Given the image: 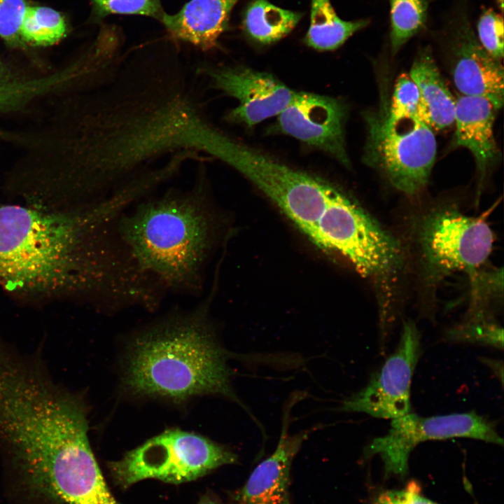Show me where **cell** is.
Returning <instances> with one entry per match:
<instances>
[{"label": "cell", "instance_id": "6da1fadb", "mask_svg": "<svg viewBox=\"0 0 504 504\" xmlns=\"http://www.w3.org/2000/svg\"><path fill=\"white\" fill-rule=\"evenodd\" d=\"M142 195L130 183L66 208L0 204V285L22 298L64 299L106 314L146 308L155 285L116 227Z\"/></svg>", "mask_w": 504, "mask_h": 504}, {"label": "cell", "instance_id": "7a4b0ae2", "mask_svg": "<svg viewBox=\"0 0 504 504\" xmlns=\"http://www.w3.org/2000/svg\"><path fill=\"white\" fill-rule=\"evenodd\" d=\"M180 69L115 74L99 97L83 160L67 177L80 201L103 198L172 152L206 153L214 126Z\"/></svg>", "mask_w": 504, "mask_h": 504}, {"label": "cell", "instance_id": "3957f363", "mask_svg": "<svg viewBox=\"0 0 504 504\" xmlns=\"http://www.w3.org/2000/svg\"><path fill=\"white\" fill-rule=\"evenodd\" d=\"M208 309V300L177 309L135 331L122 357L123 391L174 403L217 396L246 410L232 388V354L218 342Z\"/></svg>", "mask_w": 504, "mask_h": 504}, {"label": "cell", "instance_id": "277c9868", "mask_svg": "<svg viewBox=\"0 0 504 504\" xmlns=\"http://www.w3.org/2000/svg\"><path fill=\"white\" fill-rule=\"evenodd\" d=\"M118 235L138 266L166 293L199 296L218 225L202 176L190 188L137 201L118 218Z\"/></svg>", "mask_w": 504, "mask_h": 504}, {"label": "cell", "instance_id": "5b68a950", "mask_svg": "<svg viewBox=\"0 0 504 504\" xmlns=\"http://www.w3.org/2000/svg\"><path fill=\"white\" fill-rule=\"evenodd\" d=\"M216 158L251 181L316 244L318 223L339 189L227 134L220 142Z\"/></svg>", "mask_w": 504, "mask_h": 504}, {"label": "cell", "instance_id": "8992f818", "mask_svg": "<svg viewBox=\"0 0 504 504\" xmlns=\"http://www.w3.org/2000/svg\"><path fill=\"white\" fill-rule=\"evenodd\" d=\"M238 461L229 448L202 435L172 428L108 463L115 484L126 489L146 479L181 484Z\"/></svg>", "mask_w": 504, "mask_h": 504}, {"label": "cell", "instance_id": "52a82bcc", "mask_svg": "<svg viewBox=\"0 0 504 504\" xmlns=\"http://www.w3.org/2000/svg\"><path fill=\"white\" fill-rule=\"evenodd\" d=\"M365 119V162L378 168L398 190L407 195L418 193L427 184L435 160L434 132L419 115L393 118L388 108Z\"/></svg>", "mask_w": 504, "mask_h": 504}, {"label": "cell", "instance_id": "ba28073f", "mask_svg": "<svg viewBox=\"0 0 504 504\" xmlns=\"http://www.w3.org/2000/svg\"><path fill=\"white\" fill-rule=\"evenodd\" d=\"M419 242L426 267L437 278L456 271L472 276L488 259L494 234L482 218L453 208L440 209L423 220Z\"/></svg>", "mask_w": 504, "mask_h": 504}, {"label": "cell", "instance_id": "9c48e42d", "mask_svg": "<svg viewBox=\"0 0 504 504\" xmlns=\"http://www.w3.org/2000/svg\"><path fill=\"white\" fill-rule=\"evenodd\" d=\"M454 438L503 444L493 423L474 412L428 417L408 413L392 419L387 433L373 439L364 453L367 457H381L386 475L404 477L410 454L418 444Z\"/></svg>", "mask_w": 504, "mask_h": 504}, {"label": "cell", "instance_id": "30bf717a", "mask_svg": "<svg viewBox=\"0 0 504 504\" xmlns=\"http://www.w3.org/2000/svg\"><path fill=\"white\" fill-rule=\"evenodd\" d=\"M421 353L420 332L412 321H407L394 352L368 384L344 399L338 410L387 419L410 413L412 378Z\"/></svg>", "mask_w": 504, "mask_h": 504}, {"label": "cell", "instance_id": "8fae6325", "mask_svg": "<svg viewBox=\"0 0 504 504\" xmlns=\"http://www.w3.org/2000/svg\"><path fill=\"white\" fill-rule=\"evenodd\" d=\"M346 106L340 100L310 92H296L278 115L280 132L318 148L348 166L344 141Z\"/></svg>", "mask_w": 504, "mask_h": 504}, {"label": "cell", "instance_id": "7c38bea8", "mask_svg": "<svg viewBox=\"0 0 504 504\" xmlns=\"http://www.w3.org/2000/svg\"><path fill=\"white\" fill-rule=\"evenodd\" d=\"M203 73L217 89L239 101L227 118L248 127L279 115L296 94L272 75L246 67L206 68Z\"/></svg>", "mask_w": 504, "mask_h": 504}, {"label": "cell", "instance_id": "4fadbf2b", "mask_svg": "<svg viewBox=\"0 0 504 504\" xmlns=\"http://www.w3.org/2000/svg\"><path fill=\"white\" fill-rule=\"evenodd\" d=\"M452 33L451 75L461 95L479 97L498 110L503 105V66L480 44L470 23L463 18Z\"/></svg>", "mask_w": 504, "mask_h": 504}, {"label": "cell", "instance_id": "5bb4252c", "mask_svg": "<svg viewBox=\"0 0 504 504\" xmlns=\"http://www.w3.org/2000/svg\"><path fill=\"white\" fill-rule=\"evenodd\" d=\"M298 393L287 402L281 435L273 453L253 470L244 485L233 496L234 504H290V468L303 442L313 430L289 435V414Z\"/></svg>", "mask_w": 504, "mask_h": 504}, {"label": "cell", "instance_id": "9a60e30c", "mask_svg": "<svg viewBox=\"0 0 504 504\" xmlns=\"http://www.w3.org/2000/svg\"><path fill=\"white\" fill-rule=\"evenodd\" d=\"M239 1L190 0L177 13H164L160 22L174 38L208 50L217 45Z\"/></svg>", "mask_w": 504, "mask_h": 504}, {"label": "cell", "instance_id": "2e32d148", "mask_svg": "<svg viewBox=\"0 0 504 504\" xmlns=\"http://www.w3.org/2000/svg\"><path fill=\"white\" fill-rule=\"evenodd\" d=\"M455 101V146L472 154L482 178L498 153L493 133L498 109L479 97L458 94Z\"/></svg>", "mask_w": 504, "mask_h": 504}, {"label": "cell", "instance_id": "e0dca14e", "mask_svg": "<svg viewBox=\"0 0 504 504\" xmlns=\"http://www.w3.org/2000/svg\"><path fill=\"white\" fill-rule=\"evenodd\" d=\"M409 75L419 92V117L433 132L451 127L454 122L455 98L429 51L419 53Z\"/></svg>", "mask_w": 504, "mask_h": 504}, {"label": "cell", "instance_id": "ac0fdd59", "mask_svg": "<svg viewBox=\"0 0 504 504\" xmlns=\"http://www.w3.org/2000/svg\"><path fill=\"white\" fill-rule=\"evenodd\" d=\"M368 23L369 20L365 19L354 21L341 19L330 0H311L310 24L304 42L315 50H335Z\"/></svg>", "mask_w": 504, "mask_h": 504}, {"label": "cell", "instance_id": "d6986e66", "mask_svg": "<svg viewBox=\"0 0 504 504\" xmlns=\"http://www.w3.org/2000/svg\"><path fill=\"white\" fill-rule=\"evenodd\" d=\"M302 15L300 12L276 6L269 0H252L244 13L243 26L251 39L268 45L287 36Z\"/></svg>", "mask_w": 504, "mask_h": 504}, {"label": "cell", "instance_id": "ffe728a7", "mask_svg": "<svg viewBox=\"0 0 504 504\" xmlns=\"http://www.w3.org/2000/svg\"><path fill=\"white\" fill-rule=\"evenodd\" d=\"M67 27L64 17L46 6H28L21 26L23 42L34 46H49L62 38Z\"/></svg>", "mask_w": 504, "mask_h": 504}, {"label": "cell", "instance_id": "44dd1931", "mask_svg": "<svg viewBox=\"0 0 504 504\" xmlns=\"http://www.w3.org/2000/svg\"><path fill=\"white\" fill-rule=\"evenodd\" d=\"M427 10V0H390V40L393 53L421 29Z\"/></svg>", "mask_w": 504, "mask_h": 504}, {"label": "cell", "instance_id": "7402d4cb", "mask_svg": "<svg viewBox=\"0 0 504 504\" xmlns=\"http://www.w3.org/2000/svg\"><path fill=\"white\" fill-rule=\"evenodd\" d=\"M447 337L454 342L479 343L500 349L503 345V328L491 317L468 318L450 330Z\"/></svg>", "mask_w": 504, "mask_h": 504}, {"label": "cell", "instance_id": "603a6c76", "mask_svg": "<svg viewBox=\"0 0 504 504\" xmlns=\"http://www.w3.org/2000/svg\"><path fill=\"white\" fill-rule=\"evenodd\" d=\"M90 3L96 22L115 14L146 16L160 22L165 13L162 0H90Z\"/></svg>", "mask_w": 504, "mask_h": 504}, {"label": "cell", "instance_id": "cb8c5ba5", "mask_svg": "<svg viewBox=\"0 0 504 504\" xmlns=\"http://www.w3.org/2000/svg\"><path fill=\"white\" fill-rule=\"evenodd\" d=\"M477 39L482 46L495 59L503 57V18L493 10L484 11L477 25Z\"/></svg>", "mask_w": 504, "mask_h": 504}, {"label": "cell", "instance_id": "d4e9b609", "mask_svg": "<svg viewBox=\"0 0 504 504\" xmlns=\"http://www.w3.org/2000/svg\"><path fill=\"white\" fill-rule=\"evenodd\" d=\"M419 92L409 74H402L395 83L388 113L393 118L418 115Z\"/></svg>", "mask_w": 504, "mask_h": 504}, {"label": "cell", "instance_id": "484cf974", "mask_svg": "<svg viewBox=\"0 0 504 504\" xmlns=\"http://www.w3.org/2000/svg\"><path fill=\"white\" fill-rule=\"evenodd\" d=\"M27 8V0H0V36L10 45L23 42L20 29Z\"/></svg>", "mask_w": 504, "mask_h": 504}, {"label": "cell", "instance_id": "4316f807", "mask_svg": "<svg viewBox=\"0 0 504 504\" xmlns=\"http://www.w3.org/2000/svg\"><path fill=\"white\" fill-rule=\"evenodd\" d=\"M373 504H438L421 493L420 486L416 482L408 483L402 489L387 490L380 493Z\"/></svg>", "mask_w": 504, "mask_h": 504}, {"label": "cell", "instance_id": "83f0119b", "mask_svg": "<svg viewBox=\"0 0 504 504\" xmlns=\"http://www.w3.org/2000/svg\"><path fill=\"white\" fill-rule=\"evenodd\" d=\"M31 84L20 83L0 62V109L11 106L28 95Z\"/></svg>", "mask_w": 504, "mask_h": 504}, {"label": "cell", "instance_id": "f1b7e54d", "mask_svg": "<svg viewBox=\"0 0 504 504\" xmlns=\"http://www.w3.org/2000/svg\"><path fill=\"white\" fill-rule=\"evenodd\" d=\"M197 504H234L232 503H225L220 499L216 498L213 495L206 494L204 496Z\"/></svg>", "mask_w": 504, "mask_h": 504}, {"label": "cell", "instance_id": "f546056e", "mask_svg": "<svg viewBox=\"0 0 504 504\" xmlns=\"http://www.w3.org/2000/svg\"><path fill=\"white\" fill-rule=\"evenodd\" d=\"M497 1H498V4L500 8V11H502L503 7V0H497Z\"/></svg>", "mask_w": 504, "mask_h": 504}, {"label": "cell", "instance_id": "4dcf8cb0", "mask_svg": "<svg viewBox=\"0 0 504 504\" xmlns=\"http://www.w3.org/2000/svg\"><path fill=\"white\" fill-rule=\"evenodd\" d=\"M111 504H119L115 500Z\"/></svg>", "mask_w": 504, "mask_h": 504}]
</instances>
